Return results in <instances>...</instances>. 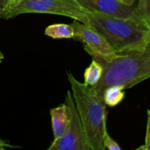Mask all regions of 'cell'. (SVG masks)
<instances>
[{"mask_svg":"<svg viewBox=\"0 0 150 150\" xmlns=\"http://www.w3.org/2000/svg\"><path fill=\"white\" fill-rule=\"evenodd\" d=\"M133 16L144 23L150 30V0H139L133 8Z\"/></svg>","mask_w":150,"mask_h":150,"instance_id":"12","label":"cell"},{"mask_svg":"<svg viewBox=\"0 0 150 150\" xmlns=\"http://www.w3.org/2000/svg\"><path fill=\"white\" fill-rule=\"evenodd\" d=\"M100 79L93 86L91 92L103 99L104 91L109 86H119L129 89L150 78V34L143 48L117 54L104 62Z\"/></svg>","mask_w":150,"mask_h":150,"instance_id":"1","label":"cell"},{"mask_svg":"<svg viewBox=\"0 0 150 150\" xmlns=\"http://www.w3.org/2000/svg\"><path fill=\"white\" fill-rule=\"evenodd\" d=\"M6 147H11V146L3 142H0V150H4Z\"/></svg>","mask_w":150,"mask_h":150,"instance_id":"17","label":"cell"},{"mask_svg":"<svg viewBox=\"0 0 150 150\" xmlns=\"http://www.w3.org/2000/svg\"><path fill=\"white\" fill-rule=\"evenodd\" d=\"M120 2L122 3V4H125L127 6H133V4H134L135 0H117Z\"/></svg>","mask_w":150,"mask_h":150,"instance_id":"16","label":"cell"},{"mask_svg":"<svg viewBox=\"0 0 150 150\" xmlns=\"http://www.w3.org/2000/svg\"><path fill=\"white\" fill-rule=\"evenodd\" d=\"M86 26L102 35L117 54L143 48L149 39L147 26L132 16L118 18L95 12H88Z\"/></svg>","mask_w":150,"mask_h":150,"instance_id":"2","label":"cell"},{"mask_svg":"<svg viewBox=\"0 0 150 150\" xmlns=\"http://www.w3.org/2000/svg\"><path fill=\"white\" fill-rule=\"evenodd\" d=\"M67 78L88 144L92 150H105L106 105L103 99L91 92L89 86L79 81L70 72H67Z\"/></svg>","mask_w":150,"mask_h":150,"instance_id":"3","label":"cell"},{"mask_svg":"<svg viewBox=\"0 0 150 150\" xmlns=\"http://www.w3.org/2000/svg\"><path fill=\"white\" fill-rule=\"evenodd\" d=\"M45 35L53 39H71L74 36V29L71 24L56 23L45 29Z\"/></svg>","mask_w":150,"mask_h":150,"instance_id":"9","label":"cell"},{"mask_svg":"<svg viewBox=\"0 0 150 150\" xmlns=\"http://www.w3.org/2000/svg\"><path fill=\"white\" fill-rule=\"evenodd\" d=\"M104 146L105 149L109 150H120L122 149L120 145L112 139V138L108 135V132L105 133V137H104Z\"/></svg>","mask_w":150,"mask_h":150,"instance_id":"13","label":"cell"},{"mask_svg":"<svg viewBox=\"0 0 150 150\" xmlns=\"http://www.w3.org/2000/svg\"><path fill=\"white\" fill-rule=\"evenodd\" d=\"M125 97L124 89L119 86H112L107 88L103 93V100L105 105L113 107L122 101Z\"/></svg>","mask_w":150,"mask_h":150,"instance_id":"11","label":"cell"},{"mask_svg":"<svg viewBox=\"0 0 150 150\" xmlns=\"http://www.w3.org/2000/svg\"><path fill=\"white\" fill-rule=\"evenodd\" d=\"M11 0H0V18H3L7 5Z\"/></svg>","mask_w":150,"mask_h":150,"instance_id":"15","label":"cell"},{"mask_svg":"<svg viewBox=\"0 0 150 150\" xmlns=\"http://www.w3.org/2000/svg\"><path fill=\"white\" fill-rule=\"evenodd\" d=\"M12 11L16 16L23 13H47L66 16L86 24L87 10L76 0H13Z\"/></svg>","mask_w":150,"mask_h":150,"instance_id":"4","label":"cell"},{"mask_svg":"<svg viewBox=\"0 0 150 150\" xmlns=\"http://www.w3.org/2000/svg\"><path fill=\"white\" fill-rule=\"evenodd\" d=\"M0 142H2V141H1V140H0Z\"/></svg>","mask_w":150,"mask_h":150,"instance_id":"19","label":"cell"},{"mask_svg":"<svg viewBox=\"0 0 150 150\" xmlns=\"http://www.w3.org/2000/svg\"><path fill=\"white\" fill-rule=\"evenodd\" d=\"M50 114L54 139H57L62 136L68 124L70 117V108L64 103L56 108H51Z\"/></svg>","mask_w":150,"mask_h":150,"instance_id":"8","label":"cell"},{"mask_svg":"<svg viewBox=\"0 0 150 150\" xmlns=\"http://www.w3.org/2000/svg\"><path fill=\"white\" fill-rule=\"evenodd\" d=\"M4 55H3L2 53L0 51V63H1V62H2L3 59H4Z\"/></svg>","mask_w":150,"mask_h":150,"instance_id":"18","label":"cell"},{"mask_svg":"<svg viewBox=\"0 0 150 150\" xmlns=\"http://www.w3.org/2000/svg\"><path fill=\"white\" fill-rule=\"evenodd\" d=\"M102 65L95 59H92L90 65L85 70L84 72V82L83 83L89 86H93L100 79L103 74Z\"/></svg>","mask_w":150,"mask_h":150,"instance_id":"10","label":"cell"},{"mask_svg":"<svg viewBox=\"0 0 150 150\" xmlns=\"http://www.w3.org/2000/svg\"><path fill=\"white\" fill-rule=\"evenodd\" d=\"M65 103L70 108V120L62 136L54 139L48 149L92 150L86 140L81 120L76 109L73 95L70 91L67 92Z\"/></svg>","mask_w":150,"mask_h":150,"instance_id":"5","label":"cell"},{"mask_svg":"<svg viewBox=\"0 0 150 150\" xmlns=\"http://www.w3.org/2000/svg\"><path fill=\"white\" fill-rule=\"evenodd\" d=\"M84 10L118 18L133 16V6H127L117 0H76Z\"/></svg>","mask_w":150,"mask_h":150,"instance_id":"7","label":"cell"},{"mask_svg":"<svg viewBox=\"0 0 150 150\" xmlns=\"http://www.w3.org/2000/svg\"><path fill=\"white\" fill-rule=\"evenodd\" d=\"M71 25L74 29L73 39L81 42L85 51L98 63L102 64L117 54L106 40L92 28L76 20H74Z\"/></svg>","mask_w":150,"mask_h":150,"instance_id":"6","label":"cell"},{"mask_svg":"<svg viewBox=\"0 0 150 150\" xmlns=\"http://www.w3.org/2000/svg\"><path fill=\"white\" fill-rule=\"evenodd\" d=\"M138 149L150 150V111L147 110V125H146V133L145 138V144L144 146H140Z\"/></svg>","mask_w":150,"mask_h":150,"instance_id":"14","label":"cell"}]
</instances>
